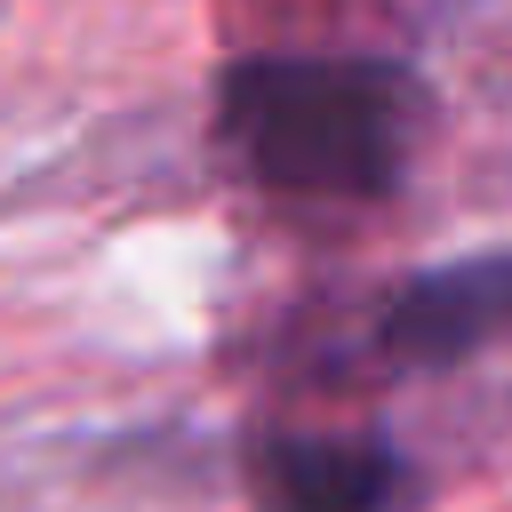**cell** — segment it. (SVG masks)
Here are the masks:
<instances>
[{
    "label": "cell",
    "mask_w": 512,
    "mask_h": 512,
    "mask_svg": "<svg viewBox=\"0 0 512 512\" xmlns=\"http://www.w3.org/2000/svg\"><path fill=\"white\" fill-rule=\"evenodd\" d=\"M224 136L272 192L376 200L424 136V88L376 56H248L224 72Z\"/></svg>",
    "instance_id": "cell-1"
},
{
    "label": "cell",
    "mask_w": 512,
    "mask_h": 512,
    "mask_svg": "<svg viewBox=\"0 0 512 512\" xmlns=\"http://www.w3.org/2000/svg\"><path fill=\"white\" fill-rule=\"evenodd\" d=\"M496 336H512V248L424 272L384 304V352L392 360H464Z\"/></svg>",
    "instance_id": "cell-2"
},
{
    "label": "cell",
    "mask_w": 512,
    "mask_h": 512,
    "mask_svg": "<svg viewBox=\"0 0 512 512\" xmlns=\"http://www.w3.org/2000/svg\"><path fill=\"white\" fill-rule=\"evenodd\" d=\"M264 472L288 512H408V472L384 440H280Z\"/></svg>",
    "instance_id": "cell-3"
}]
</instances>
